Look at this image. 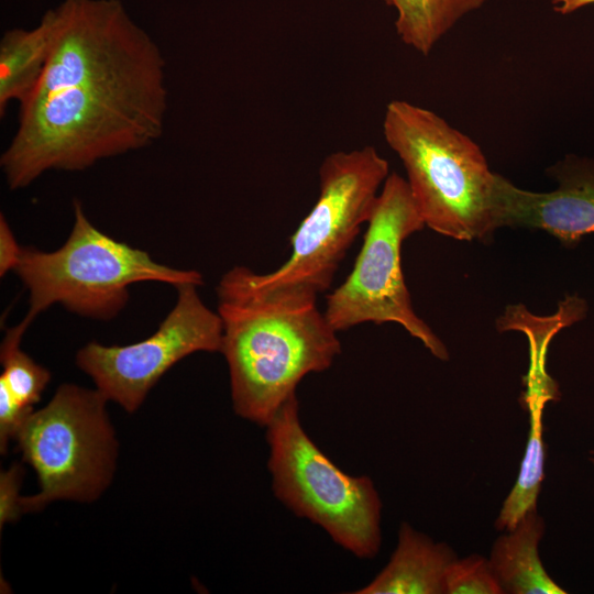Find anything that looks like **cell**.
Wrapping results in <instances>:
<instances>
[{
	"instance_id": "obj_20",
	"label": "cell",
	"mask_w": 594,
	"mask_h": 594,
	"mask_svg": "<svg viewBox=\"0 0 594 594\" xmlns=\"http://www.w3.org/2000/svg\"><path fill=\"white\" fill-rule=\"evenodd\" d=\"M552 8L560 14H570L576 10L594 4V0H551Z\"/></svg>"
},
{
	"instance_id": "obj_11",
	"label": "cell",
	"mask_w": 594,
	"mask_h": 594,
	"mask_svg": "<svg viewBox=\"0 0 594 594\" xmlns=\"http://www.w3.org/2000/svg\"><path fill=\"white\" fill-rule=\"evenodd\" d=\"M454 551L403 522L387 565L358 594H444V579Z\"/></svg>"
},
{
	"instance_id": "obj_15",
	"label": "cell",
	"mask_w": 594,
	"mask_h": 594,
	"mask_svg": "<svg viewBox=\"0 0 594 594\" xmlns=\"http://www.w3.org/2000/svg\"><path fill=\"white\" fill-rule=\"evenodd\" d=\"M542 397L540 394H534L530 399V429L525 455L517 481L496 519L497 530L513 529L528 512L537 508L546 459L541 424Z\"/></svg>"
},
{
	"instance_id": "obj_18",
	"label": "cell",
	"mask_w": 594,
	"mask_h": 594,
	"mask_svg": "<svg viewBox=\"0 0 594 594\" xmlns=\"http://www.w3.org/2000/svg\"><path fill=\"white\" fill-rule=\"evenodd\" d=\"M23 470L14 464L0 476V526L19 518L22 513L19 490Z\"/></svg>"
},
{
	"instance_id": "obj_17",
	"label": "cell",
	"mask_w": 594,
	"mask_h": 594,
	"mask_svg": "<svg viewBox=\"0 0 594 594\" xmlns=\"http://www.w3.org/2000/svg\"><path fill=\"white\" fill-rule=\"evenodd\" d=\"M444 594H503L488 559L474 553L455 559L447 570Z\"/></svg>"
},
{
	"instance_id": "obj_7",
	"label": "cell",
	"mask_w": 594,
	"mask_h": 594,
	"mask_svg": "<svg viewBox=\"0 0 594 594\" xmlns=\"http://www.w3.org/2000/svg\"><path fill=\"white\" fill-rule=\"evenodd\" d=\"M106 403L98 389L63 384L26 417L15 440L40 491L21 497L22 513L61 499L91 502L109 485L118 444Z\"/></svg>"
},
{
	"instance_id": "obj_21",
	"label": "cell",
	"mask_w": 594,
	"mask_h": 594,
	"mask_svg": "<svg viewBox=\"0 0 594 594\" xmlns=\"http://www.w3.org/2000/svg\"><path fill=\"white\" fill-rule=\"evenodd\" d=\"M593 453H594V452H593ZM592 461H593V463H594V457H593Z\"/></svg>"
},
{
	"instance_id": "obj_6",
	"label": "cell",
	"mask_w": 594,
	"mask_h": 594,
	"mask_svg": "<svg viewBox=\"0 0 594 594\" xmlns=\"http://www.w3.org/2000/svg\"><path fill=\"white\" fill-rule=\"evenodd\" d=\"M266 428L276 497L354 556L375 557L382 503L372 480L344 473L316 446L301 426L296 395Z\"/></svg>"
},
{
	"instance_id": "obj_8",
	"label": "cell",
	"mask_w": 594,
	"mask_h": 594,
	"mask_svg": "<svg viewBox=\"0 0 594 594\" xmlns=\"http://www.w3.org/2000/svg\"><path fill=\"white\" fill-rule=\"evenodd\" d=\"M366 224L351 273L327 296L326 319L337 332L365 322L397 323L433 356L447 361L446 345L415 312L405 283L403 242L426 226L407 180L397 173L384 182Z\"/></svg>"
},
{
	"instance_id": "obj_4",
	"label": "cell",
	"mask_w": 594,
	"mask_h": 594,
	"mask_svg": "<svg viewBox=\"0 0 594 594\" xmlns=\"http://www.w3.org/2000/svg\"><path fill=\"white\" fill-rule=\"evenodd\" d=\"M74 218L68 239L56 251L22 246L14 272L29 290V311L22 320L28 326L56 302L79 316L112 319L127 306L129 287L139 282L175 287L204 283L195 270L160 264L147 252L105 234L78 200H74Z\"/></svg>"
},
{
	"instance_id": "obj_2",
	"label": "cell",
	"mask_w": 594,
	"mask_h": 594,
	"mask_svg": "<svg viewBox=\"0 0 594 594\" xmlns=\"http://www.w3.org/2000/svg\"><path fill=\"white\" fill-rule=\"evenodd\" d=\"M235 414L267 426L310 373L341 353L338 332L306 290L257 293L226 272L216 287Z\"/></svg>"
},
{
	"instance_id": "obj_19",
	"label": "cell",
	"mask_w": 594,
	"mask_h": 594,
	"mask_svg": "<svg viewBox=\"0 0 594 594\" xmlns=\"http://www.w3.org/2000/svg\"><path fill=\"white\" fill-rule=\"evenodd\" d=\"M22 246L18 244L15 238L3 215L0 217V275L3 276L10 271H14Z\"/></svg>"
},
{
	"instance_id": "obj_14",
	"label": "cell",
	"mask_w": 594,
	"mask_h": 594,
	"mask_svg": "<svg viewBox=\"0 0 594 594\" xmlns=\"http://www.w3.org/2000/svg\"><path fill=\"white\" fill-rule=\"evenodd\" d=\"M396 11L395 28L400 41L422 55L466 14L486 0H384Z\"/></svg>"
},
{
	"instance_id": "obj_13",
	"label": "cell",
	"mask_w": 594,
	"mask_h": 594,
	"mask_svg": "<svg viewBox=\"0 0 594 594\" xmlns=\"http://www.w3.org/2000/svg\"><path fill=\"white\" fill-rule=\"evenodd\" d=\"M55 36L53 9L32 29H11L0 41V113L12 101L22 105L34 91L47 66Z\"/></svg>"
},
{
	"instance_id": "obj_3",
	"label": "cell",
	"mask_w": 594,
	"mask_h": 594,
	"mask_svg": "<svg viewBox=\"0 0 594 594\" xmlns=\"http://www.w3.org/2000/svg\"><path fill=\"white\" fill-rule=\"evenodd\" d=\"M383 133L398 155L425 226L461 241L483 240L495 230V174L480 146L431 110L391 101Z\"/></svg>"
},
{
	"instance_id": "obj_12",
	"label": "cell",
	"mask_w": 594,
	"mask_h": 594,
	"mask_svg": "<svg viewBox=\"0 0 594 594\" xmlns=\"http://www.w3.org/2000/svg\"><path fill=\"white\" fill-rule=\"evenodd\" d=\"M543 534L544 520L536 508L495 540L488 561L503 593H566L550 578L539 558Z\"/></svg>"
},
{
	"instance_id": "obj_1",
	"label": "cell",
	"mask_w": 594,
	"mask_h": 594,
	"mask_svg": "<svg viewBox=\"0 0 594 594\" xmlns=\"http://www.w3.org/2000/svg\"><path fill=\"white\" fill-rule=\"evenodd\" d=\"M45 72L1 154L11 189L48 170H84L163 135L166 63L120 0H63Z\"/></svg>"
},
{
	"instance_id": "obj_10",
	"label": "cell",
	"mask_w": 594,
	"mask_h": 594,
	"mask_svg": "<svg viewBox=\"0 0 594 594\" xmlns=\"http://www.w3.org/2000/svg\"><path fill=\"white\" fill-rule=\"evenodd\" d=\"M557 189L535 193L518 188L495 174L493 219L495 229L525 227L544 230L564 245L574 246L594 233V162L569 157L556 170Z\"/></svg>"
},
{
	"instance_id": "obj_5",
	"label": "cell",
	"mask_w": 594,
	"mask_h": 594,
	"mask_svg": "<svg viewBox=\"0 0 594 594\" xmlns=\"http://www.w3.org/2000/svg\"><path fill=\"white\" fill-rule=\"evenodd\" d=\"M388 175V162L371 145L329 154L319 167L318 199L290 237L287 261L265 274L245 266L230 272L257 293L328 290Z\"/></svg>"
},
{
	"instance_id": "obj_9",
	"label": "cell",
	"mask_w": 594,
	"mask_h": 594,
	"mask_svg": "<svg viewBox=\"0 0 594 594\" xmlns=\"http://www.w3.org/2000/svg\"><path fill=\"white\" fill-rule=\"evenodd\" d=\"M197 287L176 286L175 306L148 338L110 346L92 341L77 352L76 364L107 400L133 413L177 362L195 352L221 351V318L204 304Z\"/></svg>"
},
{
	"instance_id": "obj_16",
	"label": "cell",
	"mask_w": 594,
	"mask_h": 594,
	"mask_svg": "<svg viewBox=\"0 0 594 594\" xmlns=\"http://www.w3.org/2000/svg\"><path fill=\"white\" fill-rule=\"evenodd\" d=\"M29 326L21 321L7 330L1 343L0 360L3 372L0 385H3L20 407L33 411V406L51 380V373L37 364L20 348L22 337Z\"/></svg>"
}]
</instances>
